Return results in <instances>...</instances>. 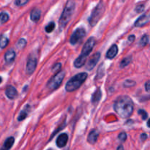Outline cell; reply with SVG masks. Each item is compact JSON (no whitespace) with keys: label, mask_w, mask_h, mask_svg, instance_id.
Returning <instances> with one entry per match:
<instances>
[{"label":"cell","mask_w":150,"mask_h":150,"mask_svg":"<svg viewBox=\"0 0 150 150\" xmlns=\"http://www.w3.org/2000/svg\"><path fill=\"white\" fill-rule=\"evenodd\" d=\"M95 45V39L93 38V37H91V38H89V39L87 40L86 43H85L84 45H83L80 57L83 59H86V58H87V57L89 56V54H90L91 51H92V49H93Z\"/></svg>","instance_id":"obj_6"},{"label":"cell","mask_w":150,"mask_h":150,"mask_svg":"<svg viewBox=\"0 0 150 150\" xmlns=\"http://www.w3.org/2000/svg\"><path fill=\"white\" fill-rule=\"evenodd\" d=\"M61 64L60 63H58V64H56L54 66V67L52 68V70H54V71H56L57 72V73H59L60 70V69H61Z\"/></svg>","instance_id":"obj_31"},{"label":"cell","mask_w":150,"mask_h":150,"mask_svg":"<svg viewBox=\"0 0 150 150\" xmlns=\"http://www.w3.org/2000/svg\"><path fill=\"white\" fill-rule=\"evenodd\" d=\"M118 138L121 142H125V141L127 139V135H126L125 133L122 132V133H121L120 135H119Z\"/></svg>","instance_id":"obj_28"},{"label":"cell","mask_w":150,"mask_h":150,"mask_svg":"<svg viewBox=\"0 0 150 150\" xmlns=\"http://www.w3.org/2000/svg\"><path fill=\"white\" fill-rule=\"evenodd\" d=\"M48 150H53V149H48Z\"/></svg>","instance_id":"obj_38"},{"label":"cell","mask_w":150,"mask_h":150,"mask_svg":"<svg viewBox=\"0 0 150 150\" xmlns=\"http://www.w3.org/2000/svg\"><path fill=\"white\" fill-rule=\"evenodd\" d=\"M144 10V4H141V5H138L136 7V11L137 13H142Z\"/></svg>","instance_id":"obj_29"},{"label":"cell","mask_w":150,"mask_h":150,"mask_svg":"<svg viewBox=\"0 0 150 150\" xmlns=\"http://www.w3.org/2000/svg\"><path fill=\"white\" fill-rule=\"evenodd\" d=\"M9 42V40L6 38L4 35H1L0 36V48H4L7 45Z\"/></svg>","instance_id":"obj_20"},{"label":"cell","mask_w":150,"mask_h":150,"mask_svg":"<svg viewBox=\"0 0 150 150\" xmlns=\"http://www.w3.org/2000/svg\"><path fill=\"white\" fill-rule=\"evenodd\" d=\"M117 150H124V147H123L122 145H120V146H118V148H117Z\"/></svg>","instance_id":"obj_35"},{"label":"cell","mask_w":150,"mask_h":150,"mask_svg":"<svg viewBox=\"0 0 150 150\" xmlns=\"http://www.w3.org/2000/svg\"><path fill=\"white\" fill-rule=\"evenodd\" d=\"M29 108V106L27 105V106H26V108L23 110V111H21V112L20 114H19L18 117V121H22V120H23L26 119V117H27V115H28V113H29L28 112V111H29V109H28V108Z\"/></svg>","instance_id":"obj_19"},{"label":"cell","mask_w":150,"mask_h":150,"mask_svg":"<svg viewBox=\"0 0 150 150\" xmlns=\"http://www.w3.org/2000/svg\"><path fill=\"white\" fill-rule=\"evenodd\" d=\"M37 64H38L37 59L29 58L26 64V73L29 75L32 74L36 69Z\"/></svg>","instance_id":"obj_10"},{"label":"cell","mask_w":150,"mask_h":150,"mask_svg":"<svg viewBox=\"0 0 150 150\" xmlns=\"http://www.w3.org/2000/svg\"><path fill=\"white\" fill-rule=\"evenodd\" d=\"M114 109L122 118H128L133 111V103L132 100L127 96H122L116 100Z\"/></svg>","instance_id":"obj_1"},{"label":"cell","mask_w":150,"mask_h":150,"mask_svg":"<svg viewBox=\"0 0 150 150\" xmlns=\"http://www.w3.org/2000/svg\"><path fill=\"white\" fill-rule=\"evenodd\" d=\"M145 89H146V92H150V81H148L147 82H146V83H145Z\"/></svg>","instance_id":"obj_32"},{"label":"cell","mask_w":150,"mask_h":150,"mask_svg":"<svg viewBox=\"0 0 150 150\" xmlns=\"http://www.w3.org/2000/svg\"><path fill=\"white\" fill-rule=\"evenodd\" d=\"M55 23H54V22H51V23H49L46 26H45V32H48V33H51V32H53L54 29H55Z\"/></svg>","instance_id":"obj_23"},{"label":"cell","mask_w":150,"mask_h":150,"mask_svg":"<svg viewBox=\"0 0 150 150\" xmlns=\"http://www.w3.org/2000/svg\"><path fill=\"white\" fill-rule=\"evenodd\" d=\"M146 139H147V135H146V133L142 134V136H141V139H142V141H145Z\"/></svg>","instance_id":"obj_33"},{"label":"cell","mask_w":150,"mask_h":150,"mask_svg":"<svg viewBox=\"0 0 150 150\" xmlns=\"http://www.w3.org/2000/svg\"><path fill=\"white\" fill-rule=\"evenodd\" d=\"M5 94L7 95V98L10 100H13L17 97L18 92L16 90V88L13 86H7V88L6 89Z\"/></svg>","instance_id":"obj_12"},{"label":"cell","mask_w":150,"mask_h":150,"mask_svg":"<svg viewBox=\"0 0 150 150\" xmlns=\"http://www.w3.org/2000/svg\"><path fill=\"white\" fill-rule=\"evenodd\" d=\"M64 76H65L64 71H59V73H57V74L49 80L48 84H47V87L50 90L52 91L57 89V88L59 87V86L62 83V81L64 79Z\"/></svg>","instance_id":"obj_5"},{"label":"cell","mask_w":150,"mask_h":150,"mask_svg":"<svg viewBox=\"0 0 150 150\" xmlns=\"http://www.w3.org/2000/svg\"><path fill=\"white\" fill-rule=\"evenodd\" d=\"M150 21V13H145L141 16L135 22V26L136 27H142L144 26Z\"/></svg>","instance_id":"obj_9"},{"label":"cell","mask_w":150,"mask_h":150,"mask_svg":"<svg viewBox=\"0 0 150 150\" xmlns=\"http://www.w3.org/2000/svg\"><path fill=\"white\" fill-rule=\"evenodd\" d=\"M98 136H99V132L97 130H92V131L89 133V136H88L87 141L89 143L94 144L96 143V142L98 141Z\"/></svg>","instance_id":"obj_13"},{"label":"cell","mask_w":150,"mask_h":150,"mask_svg":"<svg viewBox=\"0 0 150 150\" xmlns=\"http://www.w3.org/2000/svg\"><path fill=\"white\" fill-rule=\"evenodd\" d=\"M101 97H102V92H101L100 89L98 88V89H97L96 91L94 92L93 95H92V103L95 104V105H96L97 103H98L99 101L100 100Z\"/></svg>","instance_id":"obj_18"},{"label":"cell","mask_w":150,"mask_h":150,"mask_svg":"<svg viewBox=\"0 0 150 150\" xmlns=\"http://www.w3.org/2000/svg\"><path fill=\"white\" fill-rule=\"evenodd\" d=\"M26 45V41L25 39H20L17 42V46L18 48H24L25 45Z\"/></svg>","instance_id":"obj_25"},{"label":"cell","mask_w":150,"mask_h":150,"mask_svg":"<svg viewBox=\"0 0 150 150\" xmlns=\"http://www.w3.org/2000/svg\"><path fill=\"white\" fill-rule=\"evenodd\" d=\"M15 142V139L13 137H9L8 139H6L4 142V144H3L2 147L1 148L0 150H10L11 147L13 146V144Z\"/></svg>","instance_id":"obj_17"},{"label":"cell","mask_w":150,"mask_h":150,"mask_svg":"<svg viewBox=\"0 0 150 150\" xmlns=\"http://www.w3.org/2000/svg\"><path fill=\"white\" fill-rule=\"evenodd\" d=\"M118 53V47L117 45H113L111 48H109L106 54V57L108 59H114L117 56Z\"/></svg>","instance_id":"obj_15"},{"label":"cell","mask_w":150,"mask_h":150,"mask_svg":"<svg viewBox=\"0 0 150 150\" xmlns=\"http://www.w3.org/2000/svg\"><path fill=\"white\" fill-rule=\"evenodd\" d=\"M40 16H41V12L39 9L38 8H35L32 10L30 14V17H31V20L32 21L35 22H38V21L40 20Z\"/></svg>","instance_id":"obj_16"},{"label":"cell","mask_w":150,"mask_h":150,"mask_svg":"<svg viewBox=\"0 0 150 150\" xmlns=\"http://www.w3.org/2000/svg\"><path fill=\"white\" fill-rule=\"evenodd\" d=\"M68 141V136L66 133H62L58 136L57 139V145L58 147L62 148L66 146Z\"/></svg>","instance_id":"obj_11"},{"label":"cell","mask_w":150,"mask_h":150,"mask_svg":"<svg viewBox=\"0 0 150 150\" xmlns=\"http://www.w3.org/2000/svg\"><path fill=\"white\" fill-rule=\"evenodd\" d=\"M1 81H2V79H1V77H0V83H1Z\"/></svg>","instance_id":"obj_37"},{"label":"cell","mask_w":150,"mask_h":150,"mask_svg":"<svg viewBox=\"0 0 150 150\" xmlns=\"http://www.w3.org/2000/svg\"><path fill=\"white\" fill-rule=\"evenodd\" d=\"M131 60H132L131 57L125 58L124 59L122 60V62H120V67H125L127 65H128V64L130 63V62H131Z\"/></svg>","instance_id":"obj_22"},{"label":"cell","mask_w":150,"mask_h":150,"mask_svg":"<svg viewBox=\"0 0 150 150\" xmlns=\"http://www.w3.org/2000/svg\"><path fill=\"white\" fill-rule=\"evenodd\" d=\"M135 40V36L134 35H130L128 38V40L130 41V42H133V40Z\"/></svg>","instance_id":"obj_34"},{"label":"cell","mask_w":150,"mask_h":150,"mask_svg":"<svg viewBox=\"0 0 150 150\" xmlns=\"http://www.w3.org/2000/svg\"><path fill=\"white\" fill-rule=\"evenodd\" d=\"M15 58H16V52H15L14 50L10 49L5 53V55H4V59L5 62L8 64L13 62L14 61Z\"/></svg>","instance_id":"obj_14"},{"label":"cell","mask_w":150,"mask_h":150,"mask_svg":"<svg viewBox=\"0 0 150 150\" xmlns=\"http://www.w3.org/2000/svg\"><path fill=\"white\" fill-rule=\"evenodd\" d=\"M100 58V53L97 52L92 56L90 58V59L88 61L87 64H86V70H92L94 67H95V65L97 64V63L99 61Z\"/></svg>","instance_id":"obj_8"},{"label":"cell","mask_w":150,"mask_h":150,"mask_svg":"<svg viewBox=\"0 0 150 150\" xmlns=\"http://www.w3.org/2000/svg\"><path fill=\"white\" fill-rule=\"evenodd\" d=\"M139 114H140V115L142 116V119H143L144 120H146V118H147V117H148L147 113H146V111H144V110H139Z\"/></svg>","instance_id":"obj_26"},{"label":"cell","mask_w":150,"mask_h":150,"mask_svg":"<svg viewBox=\"0 0 150 150\" xmlns=\"http://www.w3.org/2000/svg\"><path fill=\"white\" fill-rule=\"evenodd\" d=\"M136 84V83H135L134 81H126L125 82V86H128V87H130V86H134V85Z\"/></svg>","instance_id":"obj_30"},{"label":"cell","mask_w":150,"mask_h":150,"mask_svg":"<svg viewBox=\"0 0 150 150\" xmlns=\"http://www.w3.org/2000/svg\"><path fill=\"white\" fill-rule=\"evenodd\" d=\"M147 126L150 128V119H149V121H148V122H147Z\"/></svg>","instance_id":"obj_36"},{"label":"cell","mask_w":150,"mask_h":150,"mask_svg":"<svg viewBox=\"0 0 150 150\" xmlns=\"http://www.w3.org/2000/svg\"><path fill=\"white\" fill-rule=\"evenodd\" d=\"M104 12H105V5H104L103 1H100V2L95 7V9L92 10V14H91L90 17H89V21L91 26H94L96 25V23H98V21H99L100 19V18L103 16Z\"/></svg>","instance_id":"obj_4"},{"label":"cell","mask_w":150,"mask_h":150,"mask_svg":"<svg viewBox=\"0 0 150 150\" xmlns=\"http://www.w3.org/2000/svg\"><path fill=\"white\" fill-rule=\"evenodd\" d=\"M28 3L27 0H18V1H15V4L18 6H23Z\"/></svg>","instance_id":"obj_27"},{"label":"cell","mask_w":150,"mask_h":150,"mask_svg":"<svg viewBox=\"0 0 150 150\" xmlns=\"http://www.w3.org/2000/svg\"><path fill=\"white\" fill-rule=\"evenodd\" d=\"M85 35H86L85 29L83 28H79L72 34L70 38V42L72 45H76V44L79 43L81 40H83Z\"/></svg>","instance_id":"obj_7"},{"label":"cell","mask_w":150,"mask_h":150,"mask_svg":"<svg viewBox=\"0 0 150 150\" xmlns=\"http://www.w3.org/2000/svg\"><path fill=\"white\" fill-rule=\"evenodd\" d=\"M9 20V16L6 13H1L0 14V23H4Z\"/></svg>","instance_id":"obj_24"},{"label":"cell","mask_w":150,"mask_h":150,"mask_svg":"<svg viewBox=\"0 0 150 150\" xmlns=\"http://www.w3.org/2000/svg\"><path fill=\"white\" fill-rule=\"evenodd\" d=\"M148 42H149V37H148V35H144L142 38L140 42H139V45L141 47H144L146 45H147Z\"/></svg>","instance_id":"obj_21"},{"label":"cell","mask_w":150,"mask_h":150,"mask_svg":"<svg viewBox=\"0 0 150 150\" xmlns=\"http://www.w3.org/2000/svg\"><path fill=\"white\" fill-rule=\"evenodd\" d=\"M87 76L88 75L86 73H81L76 75L75 76H73L66 83V91L69 92H71L79 89L83 84V82L86 81V79H87Z\"/></svg>","instance_id":"obj_3"},{"label":"cell","mask_w":150,"mask_h":150,"mask_svg":"<svg viewBox=\"0 0 150 150\" xmlns=\"http://www.w3.org/2000/svg\"><path fill=\"white\" fill-rule=\"evenodd\" d=\"M75 8H76V4L73 1H68L65 4L64 10L62 12L61 17L59 19V28L60 29H63L68 23L74 13Z\"/></svg>","instance_id":"obj_2"}]
</instances>
